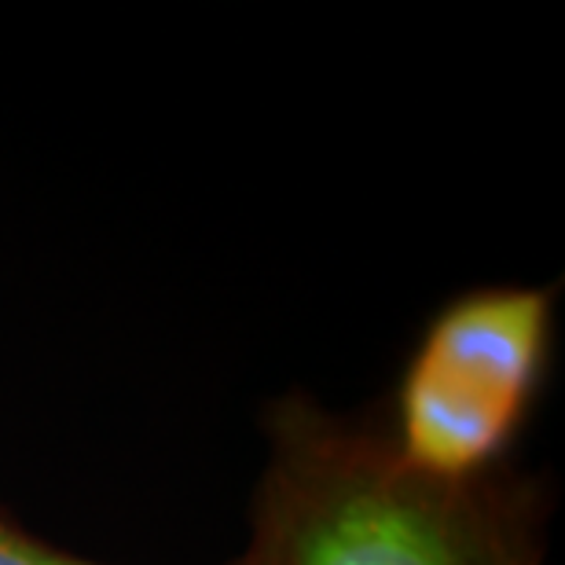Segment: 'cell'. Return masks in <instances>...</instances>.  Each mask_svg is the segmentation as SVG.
I'll use <instances>...</instances> for the list:
<instances>
[{
	"label": "cell",
	"mask_w": 565,
	"mask_h": 565,
	"mask_svg": "<svg viewBox=\"0 0 565 565\" xmlns=\"http://www.w3.org/2000/svg\"><path fill=\"white\" fill-rule=\"evenodd\" d=\"M250 547L235 565H540L533 489L500 470L445 484L415 473L386 434L316 401L268 412Z\"/></svg>",
	"instance_id": "6da1fadb"
},
{
	"label": "cell",
	"mask_w": 565,
	"mask_h": 565,
	"mask_svg": "<svg viewBox=\"0 0 565 565\" xmlns=\"http://www.w3.org/2000/svg\"><path fill=\"white\" fill-rule=\"evenodd\" d=\"M0 565H104V562H88L71 555V551H60L49 540L26 533L8 511H0Z\"/></svg>",
	"instance_id": "3957f363"
},
{
	"label": "cell",
	"mask_w": 565,
	"mask_h": 565,
	"mask_svg": "<svg viewBox=\"0 0 565 565\" xmlns=\"http://www.w3.org/2000/svg\"><path fill=\"white\" fill-rule=\"evenodd\" d=\"M551 334L547 287H481L448 301L401 375L393 451L445 484L495 473L544 379Z\"/></svg>",
	"instance_id": "7a4b0ae2"
}]
</instances>
